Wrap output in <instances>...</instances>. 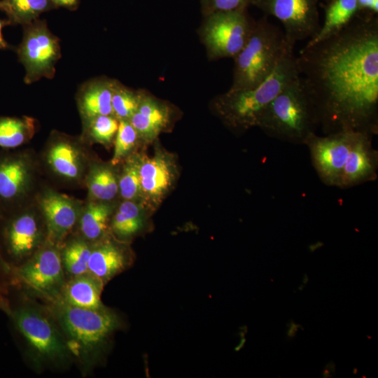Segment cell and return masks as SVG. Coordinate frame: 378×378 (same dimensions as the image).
I'll list each match as a JSON object with an SVG mask.
<instances>
[{
	"instance_id": "obj_18",
	"label": "cell",
	"mask_w": 378,
	"mask_h": 378,
	"mask_svg": "<svg viewBox=\"0 0 378 378\" xmlns=\"http://www.w3.org/2000/svg\"><path fill=\"white\" fill-rule=\"evenodd\" d=\"M141 193L154 202L160 200L172 186V164L166 156L138 158Z\"/></svg>"
},
{
	"instance_id": "obj_20",
	"label": "cell",
	"mask_w": 378,
	"mask_h": 378,
	"mask_svg": "<svg viewBox=\"0 0 378 378\" xmlns=\"http://www.w3.org/2000/svg\"><path fill=\"white\" fill-rule=\"evenodd\" d=\"M169 120V108L144 92L136 111L129 120L139 137L148 141L155 139L167 126Z\"/></svg>"
},
{
	"instance_id": "obj_23",
	"label": "cell",
	"mask_w": 378,
	"mask_h": 378,
	"mask_svg": "<svg viewBox=\"0 0 378 378\" xmlns=\"http://www.w3.org/2000/svg\"><path fill=\"white\" fill-rule=\"evenodd\" d=\"M84 180L90 200L109 202L118 192V177L110 166L90 164Z\"/></svg>"
},
{
	"instance_id": "obj_7",
	"label": "cell",
	"mask_w": 378,
	"mask_h": 378,
	"mask_svg": "<svg viewBox=\"0 0 378 378\" xmlns=\"http://www.w3.org/2000/svg\"><path fill=\"white\" fill-rule=\"evenodd\" d=\"M17 54L25 69L26 84L42 78L52 79L61 57L59 39L50 31L46 20L38 19L23 26V37Z\"/></svg>"
},
{
	"instance_id": "obj_32",
	"label": "cell",
	"mask_w": 378,
	"mask_h": 378,
	"mask_svg": "<svg viewBox=\"0 0 378 378\" xmlns=\"http://www.w3.org/2000/svg\"><path fill=\"white\" fill-rule=\"evenodd\" d=\"M139 136L129 120H119L114 139V153L111 160L113 166L118 164L135 147Z\"/></svg>"
},
{
	"instance_id": "obj_34",
	"label": "cell",
	"mask_w": 378,
	"mask_h": 378,
	"mask_svg": "<svg viewBox=\"0 0 378 378\" xmlns=\"http://www.w3.org/2000/svg\"><path fill=\"white\" fill-rule=\"evenodd\" d=\"M80 0H50L54 8H63L69 10H76Z\"/></svg>"
},
{
	"instance_id": "obj_24",
	"label": "cell",
	"mask_w": 378,
	"mask_h": 378,
	"mask_svg": "<svg viewBox=\"0 0 378 378\" xmlns=\"http://www.w3.org/2000/svg\"><path fill=\"white\" fill-rule=\"evenodd\" d=\"M358 9L357 0H331L326 8L323 24L307 45L314 44L338 31L354 17Z\"/></svg>"
},
{
	"instance_id": "obj_37",
	"label": "cell",
	"mask_w": 378,
	"mask_h": 378,
	"mask_svg": "<svg viewBox=\"0 0 378 378\" xmlns=\"http://www.w3.org/2000/svg\"><path fill=\"white\" fill-rule=\"evenodd\" d=\"M0 10L2 11L4 10V5L2 1H0Z\"/></svg>"
},
{
	"instance_id": "obj_1",
	"label": "cell",
	"mask_w": 378,
	"mask_h": 378,
	"mask_svg": "<svg viewBox=\"0 0 378 378\" xmlns=\"http://www.w3.org/2000/svg\"><path fill=\"white\" fill-rule=\"evenodd\" d=\"M300 79L326 134L378 132V21L354 18L306 45L296 57Z\"/></svg>"
},
{
	"instance_id": "obj_6",
	"label": "cell",
	"mask_w": 378,
	"mask_h": 378,
	"mask_svg": "<svg viewBox=\"0 0 378 378\" xmlns=\"http://www.w3.org/2000/svg\"><path fill=\"white\" fill-rule=\"evenodd\" d=\"M12 318L36 358L42 363H59L70 352L55 322L41 309L32 306L18 307Z\"/></svg>"
},
{
	"instance_id": "obj_15",
	"label": "cell",
	"mask_w": 378,
	"mask_h": 378,
	"mask_svg": "<svg viewBox=\"0 0 378 378\" xmlns=\"http://www.w3.org/2000/svg\"><path fill=\"white\" fill-rule=\"evenodd\" d=\"M3 238L11 258L22 260L32 255L42 242L43 229L39 216L29 209L15 212L6 221Z\"/></svg>"
},
{
	"instance_id": "obj_16",
	"label": "cell",
	"mask_w": 378,
	"mask_h": 378,
	"mask_svg": "<svg viewBox=\"0 0 378 378\" xmlns=\"http://www.w3.org/2000/svg\"><path fill=\"white\" fill-rule=\"evenodd\" d=\"M372 134L358 132L343 168L340 188L346 189L377 178L378 153Z\"/></svg>"
},
{
	"instance_id": "obj_14",
	"label": "cell",
	"mask_w": 378,
	"mask_h": 378,
	"mask_svg": "<svg viewBox=\"0 0 378 378\" xmlns=\"http://www.w3.org/2000/svg\"><path fill=\"white\" fill-rule=\"evenodd\" d=\"M38 205L46 227L48 241L58 246L78 223L83 205L49 188L41 193Z\"/></svg>"
},
{
	"instance_id": "obj_21",
	"label": "cell",
	"mask_w": 378,
	"mask_h": 378,
	"mask_svg": "<svg viewBox=\"0 0 378 378\" xmlns=\"http://www.w3.org/2000/svg\"><path fill=\"white\" fill-rule=\"evenodd\" d=\"M104 283L90 273L75 276L64 284L61 297L64 302L71 306L85 309L104 307L101 301Z\"/></svg>"
},
{
	"instance_id": "obj_4",
	"label": "cell",
	"mask_w": 378,
	"mask_h": 378,
	"mask_svg": "<svg viewBox=\"0 0 378 378\" xmlns=\"http://www.w3.org/2000/svg\"><path fill=\"white\" fill-rule=\"evenodd\" d=\"M50 298L53 318L69 352L88 363L118 328L117 316L105 307L80 308L66 304L57 296Z\"/></svg>"
},
{
	"instance_id": "obj_13",
	"label": "cell",
	"mask_w": 378,
	"mask_h": 378,
	"mask_svg": "<svg viewBox=\"0 0 378 378\" xmlns=\"http://www.w3.org/2000/svg\"><path fill=\"white\" fill-rule=\"evenodd\" d=\"M34 165L24 152L0 153V205L3 209L16 207L28 195Z\"/></svg>"
},
{
	"instance_id": "obj_19",
	"label": "cell",
	"mask_w": 378,
	"mask_h": 378,
	"mask_svg": "<svg viewBox=\"0 0 378 378\" xmlns=\"http://www.w3.org/2000/svg\"><path fill=\"white\" fill-rule=\"evenodd\" d=\"M128 264L125 251L115 242L100 239L92 246L88 260V273L104 284L125 270Z\"/></svg>"
},
{
	"instance_id": "obj_38",
	"label": "cell",
	"mask_w": 378,
	"mask_h": 378,
	"mask_svg": "<svg viewBox=\"0 0 378 378\" xmlns=\"http://www.w3.org/2000/svg\"><path fill=\"white\" fill-rule=\"evenodd\" d=\"M3 208L1 207V206L0 205V216H1L2 214V212H3Z\"/></svg>"
},
{
	"instance_id": "obj_9",
	"label": "cell",
	"mask_w": 378,
	"mask_h": 378,
	"mask_svg": "<svg viewBox=\"0 0 378 378\" xmlns=\"http://www.w3.org/2000/svg\"><path fill=\"white\" fill-rule=\"evenodd\" d=\"M358 132L343 130L323 136L314 133L305 141L313 166L324 184L340 187L343 168Z\"/></svg>"
},
{
	"instance_id": "obj_35",
	"label": "cell",
	"mask_w": 378,
	"mask_h": 378,
	"mask_svg": "<svg viewBox=\"0 0 378 378\" xmlns=\"http://www.w3.org/2000/svg\"><path fill=\"white\" fill-rule=\"evenodd\" d=\"M358 8H363L377 13L378 11V0H357Z\"/></svg>"
},
{
	"instance_id": "obj_28",
	"label": "cell",
	"mask_w": 378,
	"mask_h": 378,
	"mask_svg": "<svg viewBox=\"0 0 378 378\" xmlns=\"http://www.w3.org/2000/svg\"><path fill=\"white\" fill-rule=\"evenodd\" d=\"M119 120L113 115H99L83 122V139L103 146H109L115 139Z\"/></svg>"
},
{
	"instance_id": "obj_26",
	"label": "cell",
	"mask_w": 378,
	"mask_h": 378,
	"mask_svg": "<svg viewBox=\"0 0 378 378\" xmlns=\"http://www.w3.org/2000/svg\"><path fill=\"white\" fill-rule=\"evenodd\" d=\"M8 24L25 26L55 9L50 0H2Z\"/></svg>"
},
{
	"instance_id": "obj_33",
	"label": "cell",
	"mask_w": 378,
	"mask_h": 378,
	"mask_svg": "<svg viewBox=\"0 0 378 378\" xmlns=\"http://www.w3.org/2000/svg\"><path fill=\"white\" fill-rule=\"evenodd\" d=\"M255 0H208L209 13L218 11H231L242 9L248 2Z\"/></svg>"
},
{
	"instance_id": "obj_36",
	"label": "cell",
	"mask_w": 378,
	"mask_h": 378,
	"mask_svg": "<svg viewBox=\"0 0 378 378\" xmlns=\"http://www.w3.org/2000/svg\"><path fill=\"white\" fill-rule=\"evenodd\" d=\"M8 23L7 20H2L0 19V49H7L9 48V45L4 40L2 34V29L4 26L8 25Z\"/></svg>"
},
{
	"instance_id": "obj_22",
	"label": "cell",
	"mask_w": 378,
	"mask_h": 378,
	"mask_svg": "<svg viewBox=\"0 0 378 378\" xmlns=\"http://www.w3.org/2000/svg\"><path fill=\"white\" fill-rule=\"evenodd\" d=\"M113 206L108 202L90 200L82 206L78 223L84 239L97 241L108 229Z\"/></svg>"
},
{
	"instance_id": "obj_29",
	"label": "cell",
	"mask_w": 378,
	"mask_h": 378,
	"mask_svg": "<svg viewBox=\"0 0 378 378\" xmlns=\"http://www.w3.org/2000/svg\"><path fill=\"white\" fill-rule=\"evenodd\" d=\"M92 246L83 238L68 243L61 253L63 266L74 276L88 272V260Z\"/></svg>"
},
{
	"instance_id": "obj_11",
	"label": "cell",
	"mask_w": 378,
	"mask_h": 378,
	"mask_svg": "<svg viewBox=\"0 0 378 378\" xmlns=\"http://www.w3.org/2000/svg\"><path fill=\"white\" fill-rule=\"evenodd\" d=\"M255 3L281 22L292 46L312 38L320 29L316 0H255Z\"/></svg>"
},
{
	"instance_id": "obj_27",
	"label": "cell",
	"mask_w": 378,
	"mask_h": 378,
	"mask_svg": "<svg viewBox=\"0 0 378 378\" xmlns=\"http://www.w3.org/2000/svg\"><path fill=\"white\" fill-rule=\"evenodd\" d=\"M143 217L139 206L132 200H125L112 216L111 227L120 237H130L143 226Z\"/></svg>"
},
{
	"instance_id": "obj_25",
	"label": "cell",
	"mask_w": 378,
	"mask_h": 378,
	"mask_svg": "<svg viewBox=\"0 0 378 378\" xmlns=\"http://www.w3.org/2000/svg\"><path fill=\"white\" fill-rule=\"evenodd\" d=\"M36 132L31 117H0V148L13 149L28 142Z\"/></svg>"
},
{
	"instance_id": "obj_17",
	"label": "cell",
	"mask_w": 378,
	"mask_h": 378,
	"mask_svg": "<svg viewBox=\"0 0 378 378\" xmlns=\"http://www.w3.org/2000/svg\"><path fill=\"white\" fill-rule=\"evenodd\" d=\"M115 80L100 77L81 85L76 103L82 122L99 115H113L111 99Z\"/></svg>"
},
{
	"instance_id": "obj_12",
	"label": "cell",
	"mask_w": 378,
	"mask_h": 378,
	"mask_svg": "<svg viewBox=\"0 0 378 378\" xmlns=\"http://www.w3.org/2000/svg\"><path fill=\"white\" fill-rule=\"evenodd\" d=\"M29 287L48 298L57 295L64 285L63 264L58 246L48 241L16 271Z\"/></svg>"
},
{
	"instance_id": "obj_5",
	"label": "cell",
	"mask_w": 378,
	"mask_h": 378,
	"mask_svg": "<svg viewBox=\"0 0 378 378\" xmlns=\"http://www.w3.org/2000/svg\"><path fill=\"white\" fill-rule=\"evenodd\" d=\"M289 47L284 33L266 20L255 24L242 49L234 57L230 90L254 88L265 80Z\"/></svg>"
},
{
	"instance_id": "obj_31",
	"label": "cell",
	"mask_w": 378,
	"mask_h": 378,
	"mask_svg": "<svg viewBox=\"0 0 378 378\" xmlns=\"http://www.w3.org/2000/svg\"><path fill=\"white\" fill-rule=\"evenodd\" d=\"M118 192L125 200H133L141 194L138 158H130L118 178Z\"/></svg>"
},
{
	"instance_id": "obj_3",
	"label": "cell",
	"mask_w": 378,
	"mask_h": 378,
	"mask_svg": "<svg viewBox=\"0 0 378 378\" xmlns=\"http://www.w3.org/2000/svg\"><path fill=\"white\" fill-rule=\"evenodd\" d=\"M267 136L304 144L318 127L316 108L298 76L269 104L258 125Z\"/></svg>"
},
{
	"instance_id": "obj_2",
	"label": "cell",
	"mask_w": 378,
	"mask_h": 378,
	"mask_svg": "<svg viewBox=\"0 0 378 378\" xmlns=\"http://www.w3.org/2000/svg\"><path fill=\"white\" fill-rule=\"evenodd\" d=\"M293 50L294 47L287 49L271 74L258 85L244 90H229L216 99V109L230 127L246 130L258 127L269 104L299 76Z\"/></svg>"
},
{
	"instance_id": "obj_10",
	"label": "cell",
	"mask_w": 378,
	"mask_h": 378,
	"mask_svg": "<svg viewBox=\"0 0 378 378\" xmlns=\"http://www.w3.org/2000/svg\"><path fill=\"white\" fill-rule=\"evenodd\" d=\"M43 159L50 172L59 180L77 183L85 179L88 160L81 139L53 131L46 146Z\"/></svg>"
},
{
	"instance_id": "obj_30",
	"label": "cell",
	"mask_w": 378,
	"mask_h": 378,
	"mask_svg": "<svg viewBox=\"0 0 378 378\" xmlns=\"http://www.w3.org/2000/svg\"><path fill=\"white\" fill-rule=\"evenodd\" d=\"M142 93L115 80L111 99L113 115L118 120H129L139 107Z\"/></svg>"
},
{
	"instance_id": "obj_8",
	"label": "cell",
	"mask_w": 378,
	"mask_h": 378,
	"mask_svg": "<svg viewBox=\"0 0 378 378\" xmlns=\"http://www.w3.org/2000/svg\"><path fill=\"white\" fill-rule=\"evenodd\" d=\"M255 24L243 8L209 13L201 35L209 57H234L246 44Z\"/></svg>"
}]
</instances>
